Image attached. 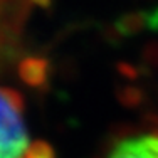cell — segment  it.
Masks as SVG:
<instances>
[{
    "instance_id": "obj_3",
    "label": "cell",
    "mask_w": 158,
    "mask_h": 158,
    "mask_svg": "<svg viewBox=\"0 0 158 158\" xmlns=\"http://www.w3.org/2000/svg\"><path fill=\"white\" fill-rule=\"evenodd\" d=\"M29 158H49V152H37L35 146H34L31 155H29Z\"/></svg>"
},
{
    "instance_id": "obj_2",
    "label": "cell",
    "mask_w": 158,
    "mask_h": 158,
    "mask_svg": "<svg viewBox=\"0 0 158 158\" xmlns=\"http://www.w3.org/2000/svg\"><path fill=\"white\" fill-rule=\"evenodd\" d=\"M103 158H158V130L135 131L119 138Z\"/></svg>"
},
{
    "instance_id": "obj_1",
    "label": "cell",
    "mask_w": 158,
    "mask_h": 158,
    "mask_svg": "<svg viewBox=\"0 0 158 158\" xmlns=\"http://www.w3.org/2000/svg\"><path fill=\"white\" fill-rule=\"evenodd\" d=\"M32 148L20 96L0 84V158H29Z\"/></svg>"
}]
</instances>
